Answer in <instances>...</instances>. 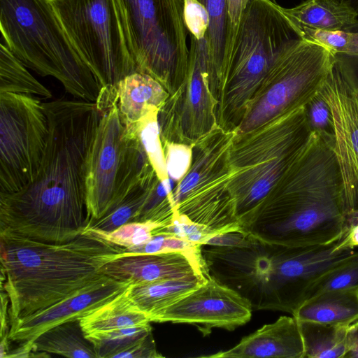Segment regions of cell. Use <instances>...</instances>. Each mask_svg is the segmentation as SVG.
Listing matches in <instances>:
<instances>
[{
	"mask_svg": "<svg viewBox=\"0 0 358 358\" xmlns=\"http://www.w3.org/2000/svg\"><path fill=\"white\" fill-rule=\"evenodd\" d=\"M103 272L132 285L199 275L191 262L177 252L120 257L106 264Z\"/></svg>",
	"mask_w": 358,
	"mask_h": 358,
	"instance_id": "15",
	"label": "cell"
},
{
	"mask_svg": "<svg viewBox=\"0 0 358 358\" xmlns=\"http://www.w3.org/2000/svg\"><path fill=\"white\" fill-rule=\"evenodd\" d=\"M206 280L203 275L194 274L143 284H131L129 292L133 301L150 321L159 312L201 285Z\"/></svg>",
	"mask_w": 358,
	"mask_h": 358,
	"instance_id": "19",
	"label": "cell"
},
{
	"mask_svg": "<svg viewBox=\"0 0 358 358\" xmlns=\"http://www.w3.org/2000/svg\"><path fill=\"white\" fill-rule=\"evenodd\" d=\"M48 136L43 103L32 95L0 93V194L17 192L33 181Z\"/></svg>",
	"mask_w": 358,
	"mask_h": 358,
	"instance_id": "9",
	"label": "cell"
},
{
	"mask_svg": "<svg viewBox=\"0 0 358 358\" xmlns=\"http://www.w3.org/2000/svg\"><path fill=\"white\" fill-rule=\"evenodd\" d=\"M280 8L297 34L303 29L345 30L358 20L353 8L336 0H306L294 8Z\"/></svg>",
	"mask_w": 358,
	"mask_h": 358,
	"instance_id": "17",
	"label": "cell"
},
{
	"mask_svg": "<svg viewBox=\"0 0 358 358\" xmlns=\"http://www.w3.org/2000/svg\"><path fill=\"white\" fill-rule=\"evenodd\" d=\"M152 332L150 324L94 333L85 336L92 343L97 358H115Z\"/></svg>",
	"mask_w": 358,
	"mask_h": 358,
	"instance_id": "27",
	"label": "cell"
},
{
	"mask_svg": "<svg viewBox=\"0 0 358 358\" xmlns=\"http://www.w3.org/2000/svg\"><path fill=\"white\" fill-rule=\"evenodd\" d=\"M100 118L86 166L87 220H96L121 201L152 167L133 129L123 124L115 87L96 101Z\"/></svg>",
	"mask_w": 358,
	"mask_h": 358,
	"instance_id": "5",
	"label": "cell"
},
{
	"mask_svg": "<svg viewBox=\"0 0 358 358\" xmlns=\"http://www.w3.org/2000/svg\"><path fill=\"white\" fill-rule=\"evenodd\" d=\"M298 38L275 1L249 0L229 61L231 89L242 94L254 90L264 81L283 50Z\"/></svg>",
	"mask_w": 358,
	"mask_h": 358,
	"instance_id": "10",
	"label": "cell"
},
{
	"mask_svg": "<svg viewBox=\"0 0 358 358\" xmlns=\"http://www.w3.org/2000/svg\"><path fill=\"white\" fill-rule=\"evenodd\" d=\"M130 286L80 320L85 336L150 322L148 316L131 299Z\"/></svg>",
	"mask_w": 358,
	"mask_h": 358,
	"instance_id": "20",
	"label": "cell"
},
{
	"mask_svg": "<svg viewBox=\"0 0 358 358\" xmlns=\"http://www.w3.org/2000/svg\"><path fill=\"white\" fill-rule=\"evenodd\" d=\"M131 283L105 275L74 294L10 324L8 338L34 349L33 341L58 324L80 320L92 310L110 301Z\"/></svg>",
	"mask_w": 358,
	"mask_h": 358,
	"instance_id": "13",
	"label": "cell"
},
{
	"mask_svg": "<svg viewBox=\"0 0 358 358\" xmlns=\"http://www.w3.org/2000/svg\"><path fill=\"white\" fill-rule=\"evenodd\" d=\"M161 227H164V225L156 222L147 220L131 222L110 232L89 231L109 243L127 249L147 243L155 234L157 229Z\"/></svg>",
	"mask_w": 358,
	"mask_h": 358,
	"instance_id": "30",
	"label": "cell"
},
{
	"mask_svg": "<svg viewBox=\"0 0 358 358\" xmlns=\"http://www.w3.org/2000/svg\"><path fill=\"white\" fill-rule=\"evenodd\" d=\"M358 286V252L345 262L328 271L309 287L306 301L322 292Z\"/></svg>",
	"mask_w": 358,
	"mask_h": 358,
	"instance_id": "29",
	"label": "cell"
},
{
	"mask_svg": "<svg viewBox=\"0 0 358 358\" xmlns=\"http://www.w3.org/2000/svg\"><path fill=\"white\" fill-rule=\"evenodd\" d=\"M43 105L49 136L41 167L19 192L0 194V234L64 243L88 222L86 166L100 112L96 103L80 99Z\"/></svg>",
	"mask_w": 358,
	"mask_h": 358,
	"instance_id": "1",
	"label": "cell"
},
{
	"mask_svg": "<svg viewBox=\"0 0 358 358\" xmlns=\"http://www.w3.org/2000/svg\"><path fill=\"white\" fill-rule=\"evenodd\" d=\"M163 357L156 349L152 332L131 348L118 353L115 358H159Z\"/></svg>",
	"mask_w": 358,
	"mask_h": 358,
	"instance_id": "34",
	"label": "cell"
},
{
	"mask_svg": "<svg viewBox=\"0 0 358 358\" xmlns=\"http://www.w3.org/2000/svg\"><path fill=\"white\" fill-rule=\"evenodd\" d=\"M2 43L0 44V93L36 94L52 97L50 90L38 81Z\"/></svg>",
	"mask_w": 358,
	"mask_h": 358,
	"instance_id": "25",
	"label": "cell"
},
{
	"mask_svg": "<svg viewBox=\"0 0 358 358\" xmlns=\"http://www.w3.org/2000/svg\"><path fill=\"white\" fill-rule=\"evenodd\" d=\"M0 29L4 45L27 68L54 77L76 98L96 103L103 87L49 0H0Z\"/></svg>",
	"mask_w": 358,
	"mask_h": 358,
	"instance_id": "4",
	"label": "cell"
},
{
	"mask_svg": "<svg viewBox=\"0 0 358 358\" xmlns=\"http://www.w3.org/2000/svg\"><path fill=\"white\" fill-rule=\"evenodd\" d=\"M250 239V235L245 231H227L212 236L204 245L218 247H240L246 245Z\"/></svg>",
	"mask_w": 358,
	"mask_h": 358,
	"instance_id": "35",
	"label": "cell"
},
{
	"mask_svg": "<svg viewBox=\"0 0 358 358\" xmlns=\"http://www.w3.org/2000/svg\"><path fill=\"white\" fill-rule=\"evenodd\" d=\"M348 225L349 228L358 224V211L354 212L348 216Z\"/></svg>",
	"mask_w": 358,
	"mask_h": 358,
	"instance_id": "41",
	"label": "cell"
},
{
	"mask_svg": "<svg viewBox=\"0 0 358 358\" xmlns=\"http://www.w3.org/2000/svg\"><path fill=\"white\" fill-rule=\"evenodd\" d=\"M1 289L9 299L10 326L93 284L124 248L91 231L64 243L0 234Z\"/></svg>",
	"mask_w": 358,
	"mask_h": 358,
	"instance_id": "3",
	"label": "cell"
},
{
	"mask_svg": "<svg viewBox=\"0 0 358 358\" xmlns=\"http://www.w3.org/2000/svg\"><path fill=\"white\" fill-rule=\"evenodd\" d=\"M157 111V108L152 109L130 129H134L137 135L158 179L163 180L168 176L165 156L159 138Z\"/></svg>",
	"mask_w": 358,
	"mask_h": 358,
	"instance_id": "28",
	"label": "cell"
},
{
	"mask_svg": "<svg viewBox=\"0 0 358 358\" xmlns=\"http://www.w3.org/2000/svg\"><path fill=\"white\" fill-rule=\"evenodd\" d=\"M10 341L8 338V334H6L1 337L0 344V357L6 358V356L10 352L9 342Z\"/></svg>",
	"mask_w": 358,
	"mask_h": 358,
	"instance_id": "40",
	"label": "cell"
},
{
	"mask_svg": "<svg viewBox=\"0 0 358 358\" xmlns=\"http://www.w3.org/2000/svg\"><path fill=\"white\" fill-rule=\"evenodd\" d=\"M249 0H227L229 21V42L231 55L238 27Z\"/></svg>",
	"mask_w": 358,
	"mask_h": 358,
	"instance_id": "36",
	"label": "cell"
},
{
	"mask_svg": "<svg viewBox=\"0 0 358 358\" xmlns=\"http://www.w3.org/2000/svg\"><path fill=\"white\" fill-rule=\"evenodd\" d=\"M252 310L246 299L209 275L204 283L159 312L150 321L192 324L206 336L213 328L231 331L246 324Z\"/></svg>",
	"mask_w": 358,
	"mask_h": 358,
	"instance_id": "12",
	"label": "cell"
},
{
	"mask_svg": "<svg viewBox=\"0 0 358 358\" xmlns=\"http://www.w3.org/2000/svg\"><path fill=\"white\" fill-rule=\"evenodd\" d=\"M309 127L322 138L333 137L332 118L327 102L317 94L306 106Z\"/></svg>",
	"mask_w": 358,
	"mask_h": 358,
	"instance_id": "32",
	"label": "cell"
},
{
	"mask_svg": "<svg viewBox=\"0 0 358 358\" xmlns=\"http://www.w3.org/2000/svg\"><path fill=\"white\" fill-rule=\"evenodd\" d=\"M9 299L4 289H1V311H0V337L9 334L10 320H9Z\"/></svg>",
	"mask_w": 358,
	"mask_h": 358,
	"instance_id": "37",
	"label": "cell"
},
{
	"mask_svg": "<svg viewBox=\"0 0 358 358\" xmlns=\"http://www.w3.org/2000/svg\"><path fill=\"white\" fill-rule=\"evenodd\" d=\"M318 94L331 113V144L341 174L348 217L358 211V77L345 56L336 55Z\"/></svg>",
	"mask_w": 358,
	"mask_h": 358,
	"instance_id": "11",
	"label": "cell"
},
{
	"mask_svg": "<svg viewBox=\"0 0 358 358\" xmlns=\"http://www.w3.org/2000/svg\"><path fill=\"white\" fill-rule=\"evenodd\" d=\"M154 173L153 169L147 172L126 196L103 216L99 219L90 220L83 231L110 232L123 224L135 222L152 186Z\"/></svg>",
	"mask_w": 358,
	"mask_h": 358,
	"instance_id": "24",
	"label": "cell"
},
{
	"mask_svg": "<svg viewBox=\"0 0 358 358\" xmlns=\"http://www.w3.org/2000/svg\"><path fill=\"white\" fill-rule=\"evenodd\" d=\"M208 17V43L213 76H227L231 57L227 0H196Z\"/></svg>",
	"mask_w": 358,
	"mask_h": 358,
	"instance_id": "21",
	"label": "cell"
},
{
	"mask_svg": "<svg viewBox=\"0 0 358 358\" xmlns=\"http://www.w3.org/2000/svg\"><path fill=\"white\" fill-rule=\"evenodd\" d=\"M297 321L351 325L358 322V286L322 292L305 301L292 314Z\"/></svg>",
	"mask_w": 358,
	"mask_h": 358,
	"instance_id": "18",
	"label": "cell"
},
{
	"mask_svg": "<svg viewBox=\"0 0 358 358\" xmlns=\"http://www.w3.org/2000/svg\"><path fill=\"white\" fill-rule=\"evenodd\" d=\"M256 211L245 231L285 246L325 245L348 231L342 181L335 155L312 140L289 166Z\"/></svg>",
	"mask_w": 358,
	"mask_h": 358,
	"instance_id": "2",
	"label": "cell"
},
{
	"mask_svg": "<svg viewBox=\"0 0 358 358\" xmlns=\"http://www.w3.org/2000/svg\"><path fill=\"white\" fill-rule=\"evenodd\" d=\"M353 8L358 13V0H336Z\"/></svg>",
	"mask_w": 358,
	"mask_h": 358,
	"instance_id": "42",
	"label": "cell"
},
{
	"mask_svg": "<svg viewBox=\"0 0 358 358\" xmlns=\"http://www.w3.org/2000/svg\"><path fill=\"white\" fill-rule=\"evenodd\" d=\"M32 344L35 351L70 358H97L92 343L81 328L80 320L52 327L39 335Z\"/></svg>",
	"mask_w": 358,
	"mask_h": 358,
	"instance_id": "22",
	"label": "cell"
},
{
	"mask_svg": "<svg viewBox=\"0 0 358 358\" xmlns=\"http://www.w3.org/2000/svg\"><path fill=\"white\" fill-rule=\"evenodd\" d=\"M157 233L168 234L192 243L204 245L212 236L217 234L204 225L197 224L186 215L174 213L171 223L159 227Z\"/></svg>",
	"mask_w": 358,
	"mask_h": 358,
	"instance_id": "31",
	"label": "cell"
},
{
	"mask_svg": "<svg viewBox=\"0 0 358 358\" xmlns=\"http://www.w3.org/2000/svg\"><path fill=\"white\" fill-rule=\"evenodd\" d=\"M201 244L192 243L168 234L157 233L147 243L124 249V256L177 252L183 254L192 264L196 272L208 277V270L202 257Z\"/></svg>",
	"mask_w": 358,
	"mask_h": 358,
	"instance_id": "26",
	"label": "cell"
},
{
	"mask_svg": "<svg viewBox=\"0 0 358 358\" xmlns=\"http://www.w3.org/2000/svg\"><path fill=\"white\" fill-rule=\"evenodd\" d=\"M115 87L120 115L127 129L133 128L152 109L158 108L166 96L159 81L141 72L126 76Z\"/></svg>",
	"mask_w": 358,
	"mask_h": 358,
	"instance_id": "16",
	"label": "cell"
},
{
	"mask_svg": "<svg viewBox=\"0 0 358 358\" xmlns=\"http://www.w3.org/2000/svg\"><path fill=\"white\" fill-rule=\"evenodd\" d=\"M336 53L327 45L298 38L280 53L264 81L265 94L241 126L250 131L268 120L306 106L319 93Z\"/></svg>",
	"mask_w": 358,
	"mask_h": 358,
	"instance_id": "8",
	"label": "cell"
},
{
	"mask_svg": "<svg viewBox=\"0 0 358 358\" xmlns=\"http://www.w3.org/2000/svg\"><path fill=\"white\" fill-rule=\"evenodd\" d=\"M138 72L161 84L189 72L183 0H115Z\"/></svg>",
	"mask_w": 358,
	"mask_h": 358,
	"instance_id": "6",
	"label": "cell"
},
{
	"mask_svg": "<svg viewBox=\"0 0 358 358\" xmlns=\"http://www.w3.org/2000/svg\"><path fill=\"white\" fill-rule=\"evenodd\" d=\"M345 358H358V322L350 326L348 334V350Z\"/></svg>",
	"mask_w": 358,
	"mask_h": 358,
	"instance_id": "39",
	"label": "cell"
},
{
	"mask_svg": "<svg viewBox=\"0 0 358 358\" xmlns=\"http://www.w3.org/2000/svg\"><path fill=\"white\" fill-rule=\"evenodd\" d=\"M213 358H303L304 345L299 322L280 316L247 336L234 347L205 356Z\"/></svg>",
	"mask_w": 358,
	"mask_h": 358,
	"instance_id": "14",
	"label": "cell"
},
{
	"mask_svg": "<svg viewBox=\"0 0 358 358\" xmlns=\"http://www.w3.org/2000/svg\"><path fill=\"white\" fill-rule=\"evenodd\" d=\"M358 247V224L350 227L344 236L338 241L336 250Z\"/></svg>",
	"mask_w": 358,
	"mask_h": 358,
	"instance_id": "38",
	"label": "cell"
},
{
	"mask_svg": "<svg viewBox=\"0 0 358 358\" xmlns=\"http://www.w3.org/2000/svg\"><path fill=\"white\" fill-rule=\"evenodd\" d=\"M72 45L103 87L138 72L115 0H49Z\"/></svg>",
	"mask_w": 358,
	"mask_h": 358,
	"instance_id": "7",
	"label": "cell"
},
{
	"mask_svg": "<svg viewBox=\"0 0 358 358\" xmlns=\"http://www.w3.org/2000/svg\"><path fill=\"white\" fill-rule=\"evenodd\" d=\"M192 158L191 149L185 145L170 144L165 155L167 176L175 181L181 180L188 171Z\"/></svg>",
	"mask_w": 358,
	"mask_h": 358,
	"instance_id": "33",
	"label": "cell"
},
{
	"mask_svg": "<svg viewBox=\"0 0 358 358\" xmlns=\"http://www.w3.org/2000/svg\"><path fill=\"white\" fill-rule=\"evenodd\" d=\"M298 322L303 341L304 357L345 358L350 325Z\"/></svg>",
	"mask_w": 358,
	"mask_h": 358,
	"instance_id": "23",
	"label": "cell"
}]
</instances>
